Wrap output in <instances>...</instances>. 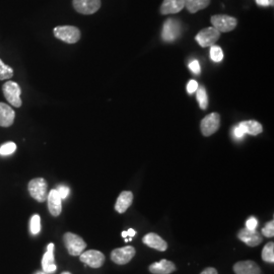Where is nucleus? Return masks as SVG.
<instances>
[{"instance_id": "obj_1", "label": "nucleus", "mask_w": 274, "mask_h": 274, "mask_svg": "<svg viewBox=\"0 0 274 274\" xmlns=\"http://www.w3.org/2000/svg\"><path fill=\"white\" fill-rule=\"evenodd\" d=\"M28 190L31 196L38 202H44L48 197V184L43 178H36L30 181Z\"/></svg>"}, {"instance_id": "obj_2", "label": "nucleus", "mask_w": 274, "mask_h": 274, "mask_svg": "<svg viewBox=\"0 0 274 274\" xmlns=\"http://www.w3.org/2000/svg\"><path fill=\"white\" fill-rule=\"evenodd\" d=\"M54 36L67 44H75L81 40V31L73 26H59L54 29Z\"/></svg>"}, {"instance_id": "obj_3", "label": "nucleus", "mask_w": 274, "mask_h": 274, "mask_svg": "<svg viewBox=\"0 0 274 274\" xmlns=\"http://www.w3.org/2000/svg\"><path fill=\"white\" fill-rule=\"evenodd\" d=\"M65 247L72 256H80L87 248V243L80 236L72 232H66L63 237Z\"/></svg>"}, {"instance_id": "obj_4", "label": "nucleus", "mask_w": 274, "mask_h": 274, "mask_svg": "<svg viewBox=\"0 0 274 274\" xmlns=\"http://www.w3.org/2000/svg\"><path fill=\"white\" fill-rule=\"evenodd\" d=\"M212 27L219 33H228L236 29L238 25L237 19L226 15H215L210 19Z\"/></svg>"}, {"instance_id": "obj_5", "label": "nucleus", "mask_w": 274, "mask_h": 274, "mask_svg": "<svg viewBox=\"0 0 274 274\" xmlns=\"http://www.w3.org/2000/svg\"><path fill=\"white\" fill-rule=\"evenodd\" d=\"M3 92L7 101L16 108H20L23 105L21 99L22 90L21 87L15 82H8L3 86Z\"/></svg>"}, {"instance_id": "obj_6", "label": "nucleus", "mask_w": 274, "mask_h": 274, "mask_svg": "<svg viewBox=\"0 0 274 274\" xmlns=\"http://www.w3.org/2000/svg\"><path fill=\"white\" fill-rule=\"evenodd\" d=\"M219 37H220V33L213 27H209V28H205L201 30L196 35V37H195V40L197 41V43L202 48H206V47L213 46V44H215L218 41Z\"/></svg>"}, {"instance_id": "obj_7", "label": "nucleus", "mask_w": 274, "mask_h": 274, "mask_svg": "<svg viewBox=\"0 0 274 274\" xmlns=\"http://www.w3.org/2000/svg\"><path fill=\"white\" fill-rule=\"evenodd\" d=\"M220 126V116L218 113H211L202 119L200 129L203 136L208 137L215 133Z\"/></svg>"}, {"instance_id": "obj_8", "label": "nucleus", "mask_w": 274, "mask_h": 274, "mask_svg": "<svg viewBox=\"0 0 274 274\" xmlns=\"http://www.w3.org/2000/svg\"><path fill=\"white\" fill-rule=\"evenodd\" d=\"M72 6L82 15H94L101 8V0H73Z\"/></svg>"}, {"instance_id": "obj_9", "label": "nucleus", "mask_w": 274, "mask_h": 274, "mask_svg": "<svg viewBox=\"0 0 274 274\" xmlns=\"http://www.w3.org/2000/svg\"><path fill=\"white\" fill-rule=\"evenodd\" d=\"M135 255V249L131 246H126L123 248H118L112 251L111 259L114 263L118 265L127 264L132 260Z\"/></svg>"}, {"instance_id": "obj_10", "label": "nucleus", "mask_w": 274, "mask_h": 274, "mask_svg": "<svg viewBox=\"0 0 274 274\" xmlns=\"http://www.w3.org/2000/svg\"><path fill=\"white\" fill-rule=\"evenodd\" d=\"M81 261L92 268H100L105 262V255L97 250L84 251L81 255Z\"/></svg>"}, {"instance_id": "obj_11", "label": "nucleus", "mask_w": 274, "mask_h": 274, "mask_svg": "<svg viewBox=\"0 0 274 274\" xmlns=\"http://www.w3.org/2000/svg\"><path fill=\"white\" fill-rule=\"evenodd\" d=\"M180 35V23L177 20L169 19L164 24L162 33L163 40L166 42H173Z\"/></svg>"}, {"instance_id": "obj_12", "label": "nucleus", "mask_w": 274, "mask_h": 274, "mask_svg": "<svg viewBox=\"0 0 274 274\" xmlns=\"http://www.w3.org/2000/svg\"><path fill=\"white\" fill-rule=\"evenodd\" d=\"M238 238L250 247H256L260 245L262 242V234L259 231H257L256 229H248L247 227L240 229L238 233Z\"/></svg>"}, {"instance_id": "obj_13", "label": "nucleus", "mask_w": 274, "mask_h": 274, "mask_svg": "<svg viewBox=\"0 0 274 274\" xmlns=\"http://www.w3.org/2000/svg\"><path fill=\"white\" fill-rule=\"evenodd\" d=\"M16 119L15 110L5 103H0V126L10 127L14 124Z\"/></svg>"}, {"instance_id": "obj_14", "label": "nucleus", "mask_w": 274, "mask_h": 274, "mask_svg": "<svg viewBox=\"0 0 274 274\" xmlns=\"http://www.w3.org/2000/svg\"><path fill=\"white\" fill-rule=\"evenodd\" d=\"M47 201H48V208H49L50 213L53 216L60 215V213L62 211V199L60 198L56 189H52L48 193Z\"/></svg>"}, {"instance_id": "obj_15", "label": "nucleus", "mask_w": 274, "mask_h": 274, "mask_svg": "<svg viewBox=\"0 0 274 274\" xmlns=\"http://www.w3.org/2000/svg\"><path fill=\"white\" fill-rule=\"evenodd\" d=\"M236 274H261V269L254 261H241L233 265Z\"/></svg>"}, {"instance_id": "obj_16", "label": "nucleus", "mask_w": 274, "mask_h": 274, "mask_svg": "<svg viewBox=\"0 0 274 274\" xmlns=\"http://www.w3.org/2000/svg\"><path fill=\"white\" fill-rule=\"evenodd\" d=\"M142 242L146 246H148L152 249L158 250V251H166L167 248H168L167 242H165V240H163L159 236V234H156L154 232H149V233L145 234V236L142 239Z\"/></svg>"}, {"instance_id": "obj_17", "label": "nucleus", "mask_w": 274, "mask_h": 274, "mask_svg": "<svg viewBox=\"0 0 274 274\" xmlns=\"http://www.w3.org/2000/svg\"><path fill=\"white\" fill-rule=\"evenodd\" d=\"M42 267L45 273H53L56 271L57 266L54 259V244H49L47 247V252L44 254L42 259Z\"/></svg>"}, {"instance_id": "obj_18", "label": "nucleus", "mask_w": 274, "mask_h": 274, "mask_svg": "<svg viewBox=\"0 0 274 274\" xmlns=\"http://www.w3.org/2000/svg\"><path fill=\"white\" fill-rule=\"evenodd\" d=\"M176 270V266L173 262L163 259L160 262L152 263L149 266V271L152 274H171Z\"/></svg>"}, {"instance_id": "obj_19", "label": "nucleus", "mask_w": 274, "mask_h": 274, "mask_svg": "<svg viewBox=\"0 0 274 274\" xmlns=\"http://www.w3.org/2000/svg\"><path fill=\"white\" fill-rule=\"evenodd\" d=\"M184 0H164L160 12L162 15L178 14L184 9Z\"/></svg>"}, {"instance_id": "obj_20", "label": "nucleus", "mask_w": 274, "mask_h": 274, "mask_svg": "<svg viewBox=\"0 0 274 274\" xmlns=\"http://www.w3.org/2000/svg\"><path fill=\"white\" fill-rule=\"evenodd\" d=\"M133 201V194L130 191H123L119 195L118 199L116 201L115 209L119 213H124L132 204Z\"/></svg>"}, {"instance_id": "obj_21", "label": "nucleus", "mask_w": 274, "mask_h": 274, "mask_svg": "<svg viewBox=\"0 0 274 274\" xmlns=\"http://www.w3.org/2000/svg\"><path fill=\"white\" fill-rule=\"evenodd\" d=\"M245 134H249L252 136H257L258 134L263 132V126L258 121L255 120H247L243 121L238 125Z\"/></svg>"}, {"instance_id": "obj_22", "label": "nucleus", "mask_w": 274, "mask_h": 274, "mask_svg": "<svg viewBox=\"0 0 274 274\" xmlns=\"http://www.w3.org/2000/svg\"><path fill=\"white\" fill-rule=\"evenodd\" d=\"M210 5V0H184V7L191 14H196L206 9Z\"/></svg>"}, {"instance_id": "obj_23", "label": "nucleus", "mask_w": 274, "mask_h": 274, "mask_svg": "<svg viewBox=\"0 0 274 274\" xmlns=\"http://www.w3.org/2000/svg\"><path fill=\"white\" fill-rule=\"evenodd\" d=\"M262 259L268 263H274V243L269 242L262 250Z\"/></svg>"}, {"instance_id": "obj_24", "label": "nucleus", "mask_w": 274, "mask_h": 274, "mask_svg": "<svg viewBox=\"0 0 274 274\" xmlns=\"http://www.w3.org/2000/svg\"><path fill=\"white\" fill-rule=\"evenodd\" d=\"M197 94H196V99L199 103V107L202 109V110H206L207 107H208V99H207V94H206V91H205V88L200 86L198 87L197 89Z\"/></svg>"}, {"instance_id": "obj_25", "label": "nucleus", "mask_w": 274, "mask_h": 274, "mask_svg": "<svg viewBox=\"0 0 274 274\" xmlns=\"http://www.w3.org/2000/svg\"><path fill=\"white\" fill-rule=\"evenodd\" d=\"M14 76V69L6 65L4 61L0 59V81H5V80H10Z\"/></svg>"}, {"instance_id": "obj_26", "label": "nucleus", "mask_w": 274, "mask_h": 274, "mask_svg": "<svg viewBox=\"0 0 274 274\" xmlns=\"http://www.w3.org/2000/svg\"><path fill=\"white\" fill-rule=\"evenodd\" d=\"M30 229L33 234H38L41 230V217L39 214H35L31 217Z\"/></svg>"}, {"instance_id": "obj_27", "label": "nucleus", "mask_w": 274, "mask_h": 274, "mask_svg": "<svg viewBox=\"0 0 274 274\" xmlns=\"http://www.w3.org/2000/svg\"><path fill=\"white\" fill-rule=\"evenodd\" d=\"M16 150H17V144L13 141H9L0 146V155H4V156L11 155Z\"/></svg>"}, {"instance_id": "obj_28", "label": "nucleus", "mask_w": 274, "mask_h": 274, "mask_svg": "<svg viewBox=\"0 0 274 274\" xmlns=\"http://www.w3.org/2000/svg\"><path fill=\"white\" fill-rule=\"evenodd\" d=\"M210 58L214 62H220L223 59V52L218 46H210Z\"/></svg>"}, {"instance_id": "obj_29", "label": "nucleus", "mask_w": 274, "mask_h": 274, "mask_svg": "<svg viewBox=\"0 0 274 274\" xmlns=\"http://www.w3.org/2000/svg\"><path fill=\"white\" fill-rule=\"evenodd\" d=\"M261 233L266 238H273L274 236V220L273 219L267 222L264 225V227H262Z\"/></svg>"}, {"instance_id": "obj_30", "label": "nucleus", "mask_w": 274, "mask_h": 274, "mask_svg": "<svg viewBox=\"0 0 274 274\" xmlns=\"http://www.w3.org/2000/svg\"><path fill=\"white\" fill-rule=\"evenodd\" d=\"M56 190H57V192H58V194H59V196H60V198H61L62 200L67 198V196L69 195V191H70L69 188H68L67 186H64V185L58 186Z\"/></svg>"}, {"instance_id": "obj_31", "label": "nucleus", "mask_w": 274, "mask_h": 274, "mask_svg": "<svg viewBox=\"0 0 274 274\" xmlns=\"http://www.w3.org/2000/svg\"><path fill=\"white\" fill-rule=\"evenodd\" d=\"M257 225H258V220H257L254 216L249 217V218H248V220L246 221V227H247L248 229H252V230H254V229H256Z\"/></svg>"}, {"instance_id": "obj_32", "label": "nucleus", "mask_w": 274, "mask_h": 274, "mask_svg": "<svg viewBox=\"0 0 274 274\" xmlns=\"http://www.w3.org/2000/svg\"><path fill=\"white\" fill-rule=\"evenodd\" d=\"M198 87H199V85L196 81H190L187 85V92L189 94H193V93H195L197 91Z\"/></svg>"}, {"instance_id": "obj_33", "label": "nucleus", "mask_w": 274, "mask_h": 274, "mask_svg": "<svg viewBox=\"0 0 274 274\" xmlns=\"http://www.w3.org/2000/svg\"><path fill=\"white\" fill-rule=\"evenodd\" d=\"M189 68L195 74H199L200 73V65H199V62L197 60H193L189 64Z\"/></svg>"}, {"instance_id": "obj_34", "label": "nucleus", "mask_w": 274, "mask_h": 274, "mask_svg": "<svg viewBox=\"0 0 274 274\" xmlns=\"http://www.w3.org/2000/svg\"><path fill=\"white\" fill-rule=\"evenodd\" d=\"M135 234H136V231L133 228H129L127 231H123L122 232V237L124 239H126V238H133L135 236Z\"/></svg>"}, {"instance_id": "obj_35", "label": "nucleus", "mask_w": 274, "mask_h": 274, "mask_svg": "<svg viewBox=\"0 0 274 274\" xmlns=\"http://www.w3.org/2000/svg\"><path fill=\"white\" fill-rule=\"evenodd\" d=\"M233 134H234V136H236V138H239V139L242 138L245 135L244 131L239 126H237L236 128L233 129Z\"/></svg>"}, {"instance_id": "obj_36", "label": "nucleus", "mask_w": 274, "mask_h": 274, "mask_svg": "<svg viewBox=\"0 0 274 274\" xmlns=\"http://www.w3.org/2000/svg\"><path fill=\"white\" fill-rule=\"evenodd\" d=\"M201 274H218V273H217V271H216L215 268H213V267H207V268H205L201 272Z\"/></svg>"}, {"instance_id": "obj_37", "label": "nucleus", "mask_w": 274, "mask_h": 274, "mask_svg": "<svg viewBox=\"0 0 274 274\" xmlns=\"http://www.w3.org/2000/svg\"><path fill=\"white\" fill-rule=\"evenodd\" d=\"M256 3L259 7H269L268 0H256Z\"/></svg>"}, {"instance_id": "obj_38", "label": "nucleus", "mask_w": 274, "mask_h": 274, "mask_svg": "<svg viewBox=\"0 0 274 274\" xmlns=\"http://www.w3.org/2000/svg\"><path fill=\"white\" fill-rule=\"evenodd\" d=\"M268 2H269V6L273 7V3H274V0H268Z\"/></svg>"}, {"instance_id": "obj_39", "label": "nucleus", "mask_w": 274, "mask_h": 274, "mask_svg": "<svg viewBox=\"0 0 274 274\" xmlns=\"http://www.w3.org/2000/svg\"><path fill=\"white\" fill-rule=\"evenodd\" d=\"M61 274H71V273L70 272H62Z\"/></svg>"}, {"instance_id": "obj_40", "label": "nucleus", "mask_w": 274, "mask_h": 274, "mask_svg": "<svg viewBox=\"0 0 274 274\" xmlns=\"http://www.w3.org/2000/svg\"><path fill=\"white\" fill-rule=\"evenodd\" d=\"M37 274H46V273H45V272H42V273L40 272V273H37Z\"/></svg>"}]
</instances>
